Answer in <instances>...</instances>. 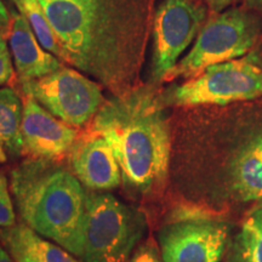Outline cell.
<instances>
[{"instance_id":"6da1fadb","label":"cell","mask_w":262,"mask_h":262,"mask_svg":"<svg viewBox=\"0 0 262 262\" xmlns=\"http://www.w3.org/2000/svg\"><path fill=\"white\" fill-rule=\"evenodd\" d=\"M74 66L122 94L142 63L149 0H38Z\"/></svg>"},{"instance_id":"7a4b0ae2","label":"cell","mask_w":262,"mask_h":262,"mask_svg":"<svg viewBox=\"0 0 262 262\" xmlns=\"http://www.w3.org/2000/svg\"><path fill=\"white\" fill-rule=\"evenodd\" d=\"M94 131L103 137L131 188L150 193L168 176L171 136L162 97L149 88H133L106 101L94 118Z\"/></svg>"},{"instance_id":"3957f363","label":"cell","mask_w":262,"mask_h":262,"mask_svg":"<svg viewBox=\"0 0 262 262\" xmlns=\"http://www.w3.org/2000/svg\"><path fill=\"white\" fill-rule=\"evenodd\" d=\"M10 189L24 224L80 257L86 192L51 159H29L11 171Z\"/></svg>"},{"instance_id":"277c9868","label":"cell","mask_w":262,"mask_h":262,"mask_svg":"<svg viewBox=\"0 0 262 262\" xmlns=\"http://www.w3.org/2000/svg\"><path fill=\"white\" fill-rule=\"evenodd\" d=\"M143 212L108 193L86 196L83 262H127L146 233Z\"/></svg>"},{"instance_id":"5b68a950","label":"cell","mask_w":262,"mask_h":262,"mask_svg":"<svg viewBox=\"0 0 262 262\" xmlns=\"http://www.w3.org/2000/svg\"><path fill=\"white\" fill-rule=\"evenodd\" d=\"M262 96V60L254 52L212 64L194 78L166 91L163 103L175 106L225 104Z\"/></svg>"},{"instance_id":"8992f818","label":"cell","mask_w":262,"mask_h":262,"mask_svg":"<svg viewBox=\"0 0 262 262\" xmlns=\"http://www.w3.org/2000/svg\"><path fill=\"white\" fill-rule=\"evenodd\" d=\"M260 37V26L253 16L228 9L211 17L201 29L191 51L176 63L163 81L196 77L212 64L243 57Z\"/></svg>"},{"instance_id":"52a82bcc","label":"cell","mask_w":262,"mask_h":262,"mask_svg":"<svg viewBox=\"0 0 262 262\" xmlns=\"http://www.w3.org/2000/svg\"><path fill=\"white\" fill-rule=\"evenodd\" d=\"M22 88L27 96L72 126L86 124L104 103L100 84L64 66L39 79L22 83Z\"/></svg>"},{"instance_id":"ba28073f","label":"cell","mask_w":262,"mask_h":262,"mask_svg":"<svg viewBox=\"0 0 262 262\" xmlns=\"http://www.w3.org/2000/svg\"><path fill=\"white\" fill-rule=\"evenodd\" d=\"M205 17V6L198 0H162L153 21V79L163 81L175 67Z\"/></svg>"},{"instance_id":"9c48e42d","label":"cell","mask_w":262,"mask_h":262,"mask_svg":"<svg viewBox=\"0 0 262 262\" xmlns=\"http://www.w3.org/2000/svg\"><path fill=\"white\" fill-rule=\"evenodd\" d=\"M158 241L163 262H220L228 227L210 219L188 217L164 226Z\"/></svg>"},{"instance_id":"30bf717a","label":"cell","mask_w":262,"mask_h":262,"mask_svg":"<svg viewBox=\"0 0 262 262\" xmlns=\"http://www.w3.org/2000/svg\"><path fill=\"white\" fill-rule=\"evenodd\" d=\"M21 135L24 153L54 160L71 150L77 139V130L27 96L24 103Z\"/></svg>"},{"instance_id":"8fae6325","label":"cell","mask_w":262,"mask_h":262,"mask_svg":"<svg viewBox=\"0 0 262 262\" xmlns=\"http://www.w3.org/2000/svg\"><path fill=\"white\" fill-rule=\"evenodd\" d=\"M70 165L81 185L93 191H110L122 182V171L113 150L98 135L72 146Z\"/></svg>"},{"instance_id":"7c38bea8","label":"cell","mask_w":262,"mask_h":262,"mask_svg":"<svg viewBox=\"0 0 262 262\" xmlns=\"http://www.w3.org/2000/svg\"><path fill=\"white\" fill-rule=\"evenodd\" d=\"M8 40L21 84L45 77L63 66L41 47L28 21L19 12L11 14Z\"/></svg>"},{"instance_id":"4fadbf2b","label":"cell","mask_w":262,"mask_h":262,"mask_svg":"<svg viewBox=\"0 0 262 262\" xmlns=\"http://www.w3.org/2000/svg\"><path fill=\"white\" fill-rule=\"evenodd\" d=\"M0 239L12 255H21L29 262H78L60 245L52 244L26 225L0 229Z\"/></svg>"},{"instance_id":"5bb4252c","label":"cell","mask_w":262,"mask_h":262,"mask_svg":"<svg viewBox=\"0 0 262 262\" xmlns=\"http://www.w3.org/2000/svg\"><path fill=\"white\" fill-rule=\"evenodd\" d=\"M24 103L12 88H0V163L24 153L21 135Z\"/></svg>"},{"instance_id":"9a60e30c","label":"cell","mask_w":262,"mask_h":262,"mask_svg":"<svg viewBox=\"0 0 262 262\" xmlns=\"http://www.w3.org/2000/svg\"><path fill=\"white\" fill-rule=\"evenodd\" d=\"M231 179L242 201H262V157L248 143L232 160Z\"/></svg>"},{"instance_id":"2e32d148","label":"cell","mask_w":262,"mask_h":262,"mask_svg":"<svg viewBox=\"0 0 262 262\" xmlns=\"http://www.w3.org/2000/svg\"><path fill=\"white\" fill-rule=\"evenodd\" d=\"M231 262H262V205L247 216L235 235Z\"/></svg>"},{"instance_id":"e0dca14e","label":"cell","mask_w":262,"mask_h":262,"mask_svg":"<svg viewBox=\"0 0 262 262\" xmlns=\"http://www.w3.org/2000/svg\"><path fill=\"white\" fill-rule=\"evenodd\" d=\"M18 12L27 19L35 38L48 52L67 62V55L38 0H16Z\"/></svg>"},{"instance_id":"ac0fdd59","label":"cell","mask_w":262,"mask_h":262,"mask_svg":"<svg viewBox=\"0 0 262 262\" xmlns=\"http://www.w3.org/2000/svg\"><path fill=\"white\" fill-rule=\"evenodd\" d=\"M15 202L11 189H9L8 179L0 172V229L11 228L16 225Z\"/></svg>"},{"instance_id":"d6986e66","label":"cell","mask_w":262,"mask_h":262,"mask_svg":"<svg viewBox=\"0 0 262 262\" xmlns=\"http://www.w3.org/2000/svg\"><path fill=\"white\" fill-rule=\"evenodd\" d=\"M14 75L11 51L6 44L5 37L0 34V86L8 84Z\"/></svg>"},{"instance_id":"ffe728a7","label":"cell","mask_w":262,"mask_h":262,"mask_svg":"<svg viewBox=\"0 0 262 262\" xmlns=\"http://www.w3.org/2000/svg\"><path fill=\"white\" fill-rule=\"evenodd\" d=\"M159 250L153 242H146L141 244L139 248L134 251L127 262H162Z\"/></svg>"},{"instance_id":"44dd1931","label":"cell","mask_w":262,"mask_h":262,"mask_svg":"<svg viewBox=\"0 0 262 262\" xmlns=\"http://www.w3.org/2000/svg\"><path fill=\"white\" fill-rule=\"evenodd\" d=\"M10 24H11V14H9L5 5L0 0V34L8 37Z\"/></svg>"},{"instance_id":"7402d4cb","label":"cell","mask_w":262,"mask_h":262,"mask_svg":"<svg viewBox=\"0 0 262 262\" xmlns=\"http://www.w3.org/2000/svg\"><path fill=\"white\" fill-rule=\"evenodd\" d=\"M205 2L212 12L219 14V12L225 11V9L233 4L235 0H205Z\"/></svg>"},{"instance_id":"603a6c76","label":"cell","mask_w":262,"mask_h":262,"mask_svg":"<svg viewBox=\"0 0 262 262\" xmlns=\"http://www.w3.org/2000/svg\"><path fill=\"white\" fill-rule=\"evenodd\" d=\"M248 145L250 146L257 155H260L262 157V133L258 134L257 136H255Z\"/></svg>"},{"instance_id":"cb8c5ba5","label":"cell","mask_w":262,"mask_h":262,"mask_svg":"<svg viewBox=\"0 0 262 262\" xmlns=\"http://www.w3.org/2000/svg\"><path fill=\"white\" fill-rule=\"evenodd\" d=\"M0 262H16L10 251L3 244H0Z\"/></svg>"},{"instance_id":"d4e9b609","label":"cell","mask_w":262,"mask_h":262,"mask_svg":"<svg viewBox=\"0 0 262 262\" xmlns=\"http://www.w3.org/2000/svg\"><path fill=\"white\" fill-rule=\"evenodd\" d=\"M249 8L256 10H262V0H245Z\"/></svg>"},{"instance_id":"484cf974","label":"cell","mask_w":262,"mask_h":262,"mask_svg":"<svg viewBox=\"0 0 262 262\" xmlns=\"http://www.w3.org/2000/svg\"><path fill=\"white\" fill-rule=\"evenodd\" d=\"M12 255V254H11ZM12 257H14V260L16 261V262H29L27 258L26 257H24V256H21V255H12Z\"/></svg>"},{"instance_id":"4316f807","label":"cell","mask_w":262,"mask_h":262,"mask_svg":"<svg viewBox=\"0 0 262 262\" xmlns=\"http://www.w3.org/2000/svg\"><path fill=\"white\" fill-rule=\"evenodd\" d=\"M14 2H15V3H16V0H14Z\"/></svg>"}]
</instances>
